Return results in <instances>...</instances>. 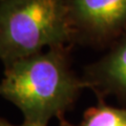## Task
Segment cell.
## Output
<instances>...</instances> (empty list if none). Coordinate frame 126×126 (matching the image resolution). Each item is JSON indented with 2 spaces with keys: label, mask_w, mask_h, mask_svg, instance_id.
<instances>
[{
  "label": "cell",
  "mask_w": 126,
  "mask_h": 126,
  "mask_svg": "<svg viewBox=\"0 0 126 126\" xmlns=\"http://www.w3.org/2000/svg\"><path fill=\"white\" fill-rule=\"evenodd\" d=\"M83 88L70 66L69 46L62 45L6 64L0 96L21 110L26 123L46 126L63 117Z\"/></svg>",
  "instance_id": "obj_1"
},
{
  "label": "cell",
  "mask_w": 126,
  "mask_h": 126,
  "mask_svg": "<svg viewBox=\"0 0 126 126\" xmlns=\"http://www.w3.org/2000/svg\"><path fill=\"white\" fill-rule=\"evenodd\" d=\"M73 43L66 0L0 1V59L9 64Z\"/></svg>",
  "instance_id": "obj_2"
},
{
  "label": "cell",
  "mask_w": 126,
  "mask_h": 126,
  "mask_svg": "<svg viewBox=\"0 0 126 126\" xmlns=\"http://www.w3.org/2000/svg\"><path fill=\"white\" fill-rule=\"evenodd\" d=\"M73 42L109 47L126 33V0H66Z\"/></svg>",
  "instance_id": "obj_3"
},
{
  "label": "cell",
  "mask_w": 126,
  "mask_h": 126,
  "mask_svg": "<svg viewBox=\"0 0 126 126\" xmlns=\"http://www.w3.org/2000/svg\"><path fill=\"white\" fill-rule=\"evenodd\" d=\"M82 80L99 99L115 96L126 104V33L98 61L87 65Z\"/></svg>",
  "instance_id": "obj_4"
},
{
  "label": "cell",
  "mask_w": 126,
  "mask_h": 126,
  "mask_svg": "<svg viewBox=\"0 0 126 126\" xmlns=\"http://www.w3.org/2000/svg\"><path fill=\"white\" fill-rule=\"evenodd\" d=\"M59 126H126V107H115L99 99L97 105L85 110L79 124H72L62 117Z\"/></svg>",
  "instance_id": "obj_5"
},
{
  "label": "cell",
  "mask_w": 126,
  "mask_h": 126,
  "mask_svg": "<svg viewBox=\"0 0 126 126\" xmlns=\"http://www.w3.org/2000/svg\"><path fill=\"white\" fill-rule=\"evenodd\" d=\"M0 126H43V125H38V124H31V123H26L24 122V124L22 125H12L11 123H9L6 120L1 119L0 118Z\"/></svg>",
  "instance_id": "obj_6"
},
{
  "label": "cell",
  "mask_w": 126,
  "mask_h": 126,
  "mask_svg": "<svg viewBox=\"0 0 126 126\" xmlns=\"http://www.w3.org/2000/svg\"><path fill=\"white\" fill-rule=\"evenodd\" d=\"M0 1H2V0H0Z\"/></svg>",
  "instance_id": "obj_7"
}]
</instances>
